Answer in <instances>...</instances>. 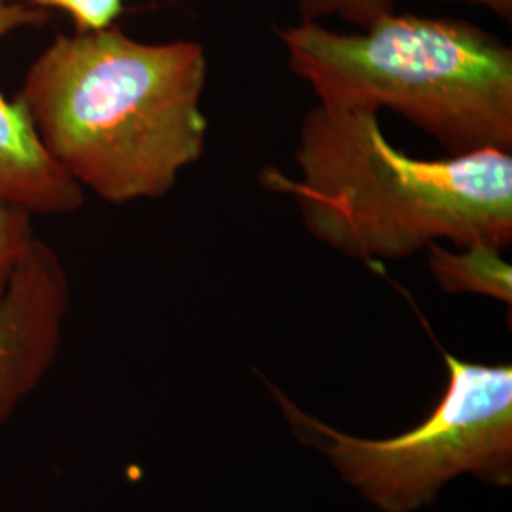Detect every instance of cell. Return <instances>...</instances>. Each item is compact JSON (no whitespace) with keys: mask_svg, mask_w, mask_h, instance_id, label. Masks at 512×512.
<instances>
[{"mask_svg":"<svg viewBox=\"0 0 512 512\" xmlns=\"http://www.w3.org/2000/svg\"><path fill=\"white\" fill-rule=\"evenodd\" d=\"M207 55L192 40L143 42L116 23L57 37L16 101L42 150L112 205L169 194L205 154Z\"/></svg>","mask_w":512,"mask_h":512,"instance_id":"1","label":"cell"},{"mask_svg":"<svg viewBox=\"0 0 512 512\" xmlns=\"http://www.w3.org/2000/svg\"><path fill=\"white\" fill-rule=\"evenodd\" d=\"M294 156L298 177L272 167L260 183L291 196L311 236L351 258L397 260L435 241L511 245V150L414 158L387 141L378 110L317 103Z\"/></svg>","mask_w":512,"mask_h":512,"instance_id":"2","label":"cell"},{"mask_svg":"<svg viewBox=\"0 0 512 512\" xmlns=\"http://www.w3.org/2000/svg\"><path fill=\"white\" fill-rule=\"evenodd\" d=\"M321 105L393 110L448 156L512 148V50L471 21L389 12L344 33L321 21L277 31Z\"/></svg>","mask_w":512,"mask_h":512,"instance_id":"3","label":"cell"},{"mask_svg":"<svg viewBox=\"0 0 512 512\" xmlns=\"http://www.w3.org/2000/svg\"><path fill=\"white\" fill-rule=\"evenodd\" d=\"M448 385L418 427L384 440L349 437L308 416L281 391L294 435L325 452L340 475L384 512H412L435 501L444 484L475 475L512 482V368L475 365L444 355Z\"/></svg>","mask_w":512,"mask_h":512,"instance_id":"4","label":"cell"},{"mask_svg":"<svg viewBox=\"0 0 512 512\" xmlns=\"http://www.w3.org/2000/svg\"><path fill=\"white\" fill-rule=\"evenodd\" d=\"M69 308L67 268L54 247L35 236L0 296V427L50 374Z\"/></svg>","mask_w":512,"mask_h":512,"instance_id":"5","label":"cell"},{"mask_svg":"<svg viewBox=\"0 0 512 512\" xmlns=\"http://www.w3.org/2000/svg\"><path fill=\"white\" fill-rule=\"evenodd\" d=\"M50 12L0 0V42L23 29L46 25ZM86 192L73 183L42 150L18 101L0 92V203L31 213L57 217L78 211Z\"/></svg>","mask_w":512,"mask_h":512,"instance_id":"6","label":"cell"},{"mask_svg":"<svg viewBox=\"0 0 512 512\" xmlns=\"http://www.w3.org/2000/svg\"><path fill=\"white\" fill-rule=\"evenodd\" d=\"M425 251L429 270L442 291L482 294L511 304L512 268L503 258V249L490 243L448 249L435 241Z\"/></svg>","mask_w":512,"mask_h":512,"instance_id":"7","label":"cell"},{"mask_svg":"<svg viewBox=\"0 0 512 512\" xmlns=\"http://www.w3.org/2000/svg\"><path fill=\"white\" fill-rule=\"evenodd\" d=\"M401 0H294L302 19L319 21L323 18H340L353 23L357 29L366 27L374 19L395 12ZM480 6L497 18L511 21L512 0H448Z\"/></svg>","mask_w":512,"mask_h":512,"instance_id":"8","label":"cell"},{"mask_svg":"<svg viewBox=\"0 0 512 512\" xmlns=\"http://www.w3.org/2000/svg\"><path fill=\"white\" fill-rule=\"evenodd\" d=\"M35 236V217L31 213L0 203V296Z\"/></svg>","mask_w":512,"mask_h":512,"instance_id":"9","label":"cell"},{"mask_svg":"<svg viewBox=\"0 0 512 512\" xmlns=\"http://www.w3.org/2000/svg\"><path fill=\"white\" fill-rule=\"evenodd\" d=\"M44 12L59 10L74 23V31H95L114 25L124 12V0H16Z\"/></svg>","mask_w":512,"mask_h":512,"instance_id":"10","label":"cell"}]
</instances>
